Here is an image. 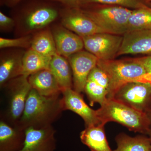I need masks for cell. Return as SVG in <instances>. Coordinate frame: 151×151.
Returning <instances> with one entry per match:
<instances>
[{"mask_svg": "<svg viewBox=\"0 0 151 151\" xmlns=\"http://www.w3.org/2000/svg\"><path fill=\"white\" fill-rule=\"evenodd\" d=\"M145 113H146V115L148 118L151 125V101L149 104L147 108L146 109V111H145Z\"/></svg>", "mask_w": 151, "mask_h": 151, "instance_id": "1f68e13d", "label": "cell"}, {"mask_svg": "<svg viewBox=\"0 0 151 151\" xmlns=\"http://www.w3.org/2000/svg\"><path fill=\"white\" fill-rule=\"evenodd\" d=\"M151 29L125 33L117 56L124 55L151 54Z\"/></svg>", "mask_w": 151, "mask_h": 151, "instance_id": "4fadbf2b", "label": "cell"}, {"mask_svg": "<svg viewBox=\"0 0 151 151\" xmlns=\"http://www.w3.org/2000/svg\"><path fill=\"white\" fill-rule=\"evenodd\" d=\"M52 34L58 54L66 58L81 51L84 47L82 37L66 28H55Z\"/></svg>", "mask_w": 151, "mask_h": 151, "instance_id": "5bb4252c", "label": "cell"}, {"mask_svg": "<svg viewBox=\"0 0 151 151\" xmlns=\"http://www.w3.org/2000/svg\"><path fill=\"white\" fill-rule=\"evenodd\" d=\"M136 59L145 67L147 72L149 80L151 83V55L136 58Z\"/></svg>", "mask_w": 151, "mask_h": 151, "instance_id": "83f0119b", "label": "cell"}, {"mask_svg": "<svg viewBox=\"0 0 151 151\" xmlns=\"http://www.w3.org/2000/svg\"><path fill=\"white\" fill-rule=\"evenodd\" d=\"M28 80L32 89L46 97L60 95L62 90L49 69L40 70L29 75Z\"/></svg>", "mask_w": 151, "mask_h": 151, "instance_id": "9a60e30c", "label": "cell"}, {"mask_svg": "<svg viewBox=\"0 0 151 151\" xmlns=\"http://www.w3.org/2000/svg\"><path fill=\"white\" fill-rule=\"evenodd\" d=\"M147 1H151V0H147Z\"/></svg>", "mask_w": 151, "mask_h": 151, "instance_id": "836d02e7", "label": "cell"}, {"mask_svg": "<svg viewBox=\"0 0 151 151\" xmlns=\"http://www.w3.org/2000/svg\"><path fill=\"white\" fill-rule=\"evenodd\" d=\"M60 15L63 25L81 37L105 32L82 11L76 8L64 7Z\"/></svg>", "mask_w": 151, "mask_h": 151, "instance_id": "ba28073f", "label": "cell"}, {"mask_svg": "<svg viewBox=\"0 0 151 151\" xmlns=\"http://www.w3.org/2000/svg\"><path fill=\"white\" fill-rule=\"evenodd\" d=\"M84 47L98 60H113L118 55L123 36L106 32L99 33L82 37Z\"/></svg>", "mask_w": 151, "mask_h": 151, "instance_id": "8992f818", "label": "cell"}, {"mask_svg": "<svg viewBox=\"0 0 151 151\" xmlns=\"http://www.w3.org/2000/svg\"><path fill=\"white\" fill-rule=\"evenodd\" d=\"M31 49L45 56L52 57L57 54L52 34L49 30L38 33L32 39Z\"/></svg>", "mask_w": 151, "mask_h": 151, "instance_id": "7402d4cb", "label": "cell"}, {"mask_svg": "<svg viewBox=\"0 0 151 151\" xmlns=\"http://www.w3.org/2000/svg\"><path fill=\"white\" fill-rule=\"evenodd\" d=\"M73 76V89L81 93L84 88L89 73L97 65L98 59L87 51L81 50L68 58Z\"/></svg>", "mask_w": 151, "mask_h": 151, "instance_id": "9c48e42d", "label": "cell"}, {"mask_svg": "<svg viewBox=\"0 0 151 151\" xmlns=\"http://www.w3.org/2000/svg\"><path fill=\"white\" fill-rule=\"evenodd\" d=\"M117 148L112 151H151V142L149 137H131L122 133L116 138Z\"/></svg>", "mask_w": 151, "mask_h": 151, "instance_id": "44dd1931", "label": "cell"}, {"mask_svg": "<svg viewBox=\"0 0 151 151\" xmlns=\"http://www.w3.org/2000/svg\"><path fill=\"white\" fill-rule=\"evenodd\" d=\"M55 133L52 125L42 129H26L24 145L19 151H55L56 147Z\"/></svg>", "mask_w": 151, "mask_h": 151, "instance_id": "8fae6325", "label": "cell"}, {"mask_svg": "<svg viewBox=\"0 0 151 151\" xmlns=\"http://www.w3.org/2000/svg\"><path fill=\"white\" fill-rule=\"evenodd\" d=\"M30 49L23 55L22 75L29 76L44 69H48L52 59Z\"/></svg>", "mask_w": 151, "mask_h": 151, "instance_id": "ffe728a7", "label": "cell"}, {"mask_svg": "<svg viewBox=\"0 0 151 151\" xmlns=\"http://www.w3.org/2000/svg\"><path fill=\"white\" fill-rule=\"evenodd\" d=\"M32 39L30 37L24 36L18 38L8 39L0 38L1 48L7 47H23L26 48L31 46Z\"/></svg>", "mask_w": 151, "mask_h": 151, "instance_id": "484cf974", "label": "cell"}, {"mask_svg": "<svg viewBox=\"0 0 151 151\" xmlns=\"http://www.w3.org/2000/svg\"><path fill=\"white\" fill-rule=\"evenodd\" d=\"M14 24L12 19L7 16L2 12H0V27L1 28H7L12 26Z\"/></svg>", "mask_w": 151, "mask_h": 151, "instance_id": "f1b7e54d", "label": "cell"}, {"mask_svg": "<svg viewBox=\"0 0 151 151\" xmlns=\"http://www.w3.org/2000/svg\"><path fill=\"white\" fill-rule=\"evenodd\" d=\"M104 126L100 124L85 127L80 133L81 142L91 151H112L107 140Z\"/></svg>", "mask_w": 151, "mask_h": 151, "instance_id": "e0dca14e", "label": "cell"}, {"mask_svg": "<svg viewBox=\"0 0 151 151\" xmlns=\"http://www.w3.org/2000/svg\"><path fill=\"white\" fill-rule=\"evenodd\" d=\"M23 55L10 53L1 58L0 62V86L3 88L8 83L22 75Z\"/></svg>", "mask_w": 151, "mask_h": 151, "instance_id": "ac0fdd59", "label": "cell"}, {"mask_svg": "<svg viewBox=\"0 0 151 151\" xmlns=\"http://www.w3.org/2000/svg\"><path fill=\"white\" fill-rule=\"evenodd\" d=\"M113 98L145 113L151 101V84L141 81L129 82L121 86Z\"/></svg>", "mask_w": 151, "mask_h": 151, "instance_id": "52a82bcc", "label": "cell"}, {"mask_svg": "<svg viewBox=\"0 0 151 151\" xmlns=\"http://www.w3.org/2000/svg\"><path fill=\"white\" fill-rule=\"evenodd\" d=\"M84 92L86 93L89 104L92 106L96 103L102 105L108 99V90L91 79L87 80Z\"/></svg>", "mask_w": 151, "mask_h": 151, "instance_id": "cb8c5ba5", "label": "cell"}, {"mask_svg": "<svg viewBox=\"0 0 151 151\" xmlns=\"http://www.w3.org/2000/svg\"><path fill=\"white\" fill-rule=\"evenodd\" d=\"M97 65L105 71L110 80L108 99H112L117 90L129 82L141 81L150 83L145 68L136 58L98 60Z\"/></svg>", "mask_w": 151, "mask_h": 151, "instance_id": "3957f363", "label": "cell"}, {"mask_svg": "<svg viewBox=\"0 0 151 151\" xmlns=\"http://www.w3.org/2000/svg\"><path fill=\"white\" fill-rule=\"evenodd\" d=\"M147 135L149 138H150V140L151 142V129L150 130V131H149V132H148Z\"/></svg>", "mask_w": 151, "mask_h": 151, "instance_id": "d6a6232c", "label": "cell"}, {"mask_svg": "<svg viewBox=\"0 0 151 151\" xmlns=\"http://www.w3.org/2000/svg\"><path fill=\"white\" fill-rule=\"evenodd\" d=\"M132 11L122 6L110 7L95 11H82L105 32L122 35L127 32Z\"/></svg>", "mask_w": 151, "mask_h": 151, "instance_id": "277c9868", "label": "cell"}, {"mask_svg": "<svg viewBox=\"0 0 151 151\" xmlns=\"http://www.w3.org/2000/svg\"><path fill=\"white\" fill-rule=\"evenodd\" d=\"M63 111L60 95L46 97L32 89L28 96L23 113L16 126L25 130L40 129L52 126Z\"/></svg>", "mask_w": 151, "mask_h": 151, "instance_id": "6da1fadb", "label": "cell"}, {"mask_svg": "<svg viewBox=\"0 0 151 151\" xmlns=\"http://www.w3.org/2000/svg\"><path fill=\"white\" fill-rule=\"evenodd\" d=\"M61 94L63 111L69 110L80 116L84 120L85 127L101 124L97 111L86 104L81 93L69 88L63 90Z\"/></svg>", "mask_w": 151, "mask_h": 151, "instance_id": "30bf717a", "label": "cell"}, {"mask_svg": "<svg viewBox=\"0 0 151 151\" xmlns=\"http://www.w3.org/2000/svg\"><path fill=\"white\" fill-rule=\"evenodd\" d=\"M97 111L101 124L115 122L130 131L147 135L151 129L150 120L144 112L138 111L114 99H107Z\"/></svg>", "mask_w": 151, "mask_h": 151, "instance_id": "7a4b0ae2", "label": "cell"}, {"mask_svg": "<svg viewBox=\"0 0 151 151\" xmlns=\"http://www.w3.org/2000/svg\"><path fill=\"white\" fill-rule=\"evenodd\" d=\"M60 3L64 7L75 8L79 4V0H49Z\"/></svg>", "mask_w": 151, "mask_h": 151, "instance_id": "f546056e", "label": "cell"}, {"mask_svg": "<svg viewBox=\"0 0 151 151\" xmlns=\"http://www.w3.org/2000/svg\"><path fill=\"white\" fill-rule=\"evenodd\" d=\"M88 79L93 80L100 84L107 89L109 93L110 89L109 78L105 71L98 67L97 65L92 69L89 73Z\"/></svg>", "mask_w": 151, "mask_h": 151, "instance_id": "4316f807", "label": "cell"}, {"mask_svg": "<svg viewBox=\"0 0 151 151\" xmlns=\"http://www.w3.org/2000/svg\"><path fill=\"white\" fill-rule=\"evenodd\" d=\"M151 29V8L143 6L132 11L127 23V32Z\"/></svg>", "mask_w": 151, "mask_h": 151, "instance_id": "603a6c76", "label": "cell"}, {"mask_svg": "<svg viewBox=\"0 0 151 151\" xmlns=\"http://www.w3.org/2000/svg\"><path fill=\"white\" fill-rule=\"evenodd\" d=\"M23 0H2V2L8 6H15Z\"/></svg>", "mask_w": 151, "mask_h": 151, "instance_id": "4dcf8cb0", "label": "cell"}, {"mask_svg": "<svg viewBox=\"0 0 151 151\" xmlns=\"http://www.w3.org/2000/svg\"><path fill=\"white\" fill-rule=\"evenodd\" d=\"M4 87L7 91L8 106L5 119L8 124L16 126L21 118L29 92L32 89L28 76L22 75L9 81Z\"/></svg>", "mask_w": 151, "mask_h": 151, "instance_id": "5b68a950", "label": "cell"}, {"mask_svg": "<svg viewBox=\"0 0 151 151\" xmlns=\"http://www.w3.org/2000/svg\"><path fill=\"white\" fill-rule=\"evenodd\" d=\"M101 3L108 4L117 5L126 8L137 9L143 5L138 0H79V4Z\"/></svg>", "mask_w": 151, "mask_h": 151, "instance_id": "d4e9b609", "label": "cell"}, {"mask_svg": "<svg viewBox=\"0 0 151 151\" xmlns=\"http://www.w3.org/2000/svg\"><path fill=\"white\" fill-rule=\"evenodd\" d=\"M25 130L0 121V151H19L24 145Z\"/></svg>", "mask_w": 151, "mask_h": 151, "instance_id": "2e32d148", "label": "cell"}, {"mask_svg": "<svg viewBox=\"0 0 151 151\" xmlns=\"http://www.w3.org/2000/svg\"><path fill=\"white\" fill-rule=\"evenodd\" d=\"M61 10L48 4L31 5L24 11L26 26L31 30L43 28L55 20Z\"/></svg>", "mask_w": 151, "mask_h": 151, "instance_id": "7c38bea8", "label": "cell"}, {"mask_svg": "<svg viewBox=\"0 0 151 151\" xmlns=\"http://www.w3.org/2000/svg\"><path fill=\"white\" fill-rule=\"evenodd\" d=\"M49 69L54 76L62 91L73 87L72 70L66 58L57 54L52 57Z\"/></svg>", "mask_w": 151, "mask_h": 151, "instance_id": "d6986e66", "label": "cell"}]
</instances>
